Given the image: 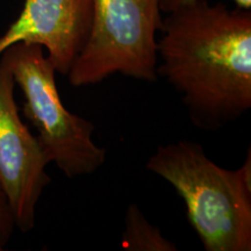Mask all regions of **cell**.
I'll return each instance as SVG.
<instances>
[{
    "mask_svg": "<svg viewBox=\"0 0 251 251\" xmlns=\"http://www.w3.org/2000/svg\"><path fill=\"white\" fill-rule=\"evenodd\" d=\"M15 81L0 63V188L13 215L15 228L35 227L36 206L50 184V161L36 136L21 120L14 98Z\"/></svg>",
    "mask_w": 251,
    "mask_h": 251,
    "instance_id": "5",
    "label": "cell"
},
{
    "mask_svg": "<svg viewBox=\"0 0 251 251\" xmlns=\"http://www.w3.org/2000/svg\"><path fill=\"white\" fill-rule=\"evenodd\" d=\"M15 224L7 200L0 188V251L5 250L14 233Z\"/></svg>",
    "mask_w": 251,
    "mask_h": 251,
    "instance_id": "8",
    "label": "cell"
},
{
    "mask_svg": "<svg viewBox=\"0 0 251 251\" xmlns=\"http://www.w3.org/2000/svg\"><path fill=\"white\" fill-rule=\"evenodd\" d=\"M92 18V0H25L17 20L0 36V55L19 42L39 45L56 72L67 76L86 45Z\"/></svg>",
    "mask_w": 251,
    "mask_h": 251,
    "instance_id": "6",
    "label": "cell"
},
{
    "mask_svg": "<svg viewBox=\"0 0 251 251\" xmlns=\"http://www.w3.org/2000/svg\"><path fill=\"white\" fill-rule=\"evenodd\" d=\"M157 41L165 78L194 127L219 130L251 108V9L196 0L166 13Z\"/></svg>",
    "mask_w": 251,
    "mask_h": 251,
    "instance_id": "1",
    "label": "cell"
},
{
    "mask_svg": "<svg viewBox=\"0 0 251 251\" xmlns=\"http://www.w3.org/2000/svg\"><path fill=\"white\" fill-rule=\"evenodd\" d=\"M124 247L131 251H177L178 248L163 236L161 228L153 226L144 216L136 203L126 209Z\"/></svg>",
    "mask_w": 251,
    "mask_h": 251,
    "instance_id": "7",
    "label": "cell"
},
{
    "mask_svg": "<svg viewBox=\"0 0 251 251\" xmlns=\"http://www.w3.org/2000/svg\"><path fill=\"white\" fill-rule=\"evenodd\" d=\"M196 0H161V9L163 13H170L181 6L188 5ZM236 7L242 9H251V0H233Z\"/></svg>",
    "mask_w": 251,
    "mask_h": 251,
    "instance_id": "9",
    "label": "cell"
},
{
    "mask_svg": "<svg viewBox=\"0 0 251 251\" xmlns=\"http://www.w3.org/2000/svg\"><path fill=\"white\" fill-rule=\"evenodd\" d=\"M146 169L172 185L206 251L251 250V150L237 170L219 166L200 143L157 147Z\"/></svg>",
    "mask_w": 251,
    "mask_h": 251,
    "instance_id": "2",
    "label": "cell"
},
{
    "mask_svg": "<svg viewBox=\"0 0 251 251\" xmlns=\"http://www.w3.org/2000/svg\"><path fill=\"white\" fill-rule=\"evenodd\" d=\"M24 94L23 112L37 130V140L50 163L68 178L92 175L106 161V149L94 142L93 122L63 105L56 86V69L34 43L19 42L0 55Z\"/></svg>",
    "mask_w": 251,
    "mask_h": 251,
    "instance_id": "3",
    "label": "cell"
},
{
    "mask_svg": "<svg viewBox=\"0 0 251 251\" xmlns=\"http://www.w3.org/2000/svg\"><path fill=\"white\" fill-rule=\"evenodd\" d=\"M93 18L86 45L67 75L75 87L101 83L115 74L156 81L157 31L161 0H92Z\"/></svg>",
    "mask_w": 251,
    "mask_h": 251,
    "instance_id": "4",
    "label": "cell"
}]
</instances>
